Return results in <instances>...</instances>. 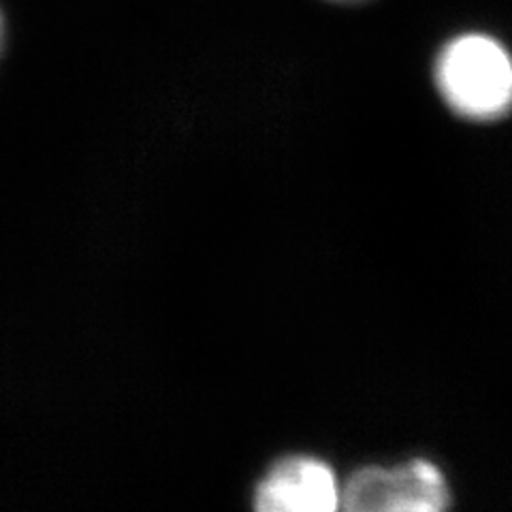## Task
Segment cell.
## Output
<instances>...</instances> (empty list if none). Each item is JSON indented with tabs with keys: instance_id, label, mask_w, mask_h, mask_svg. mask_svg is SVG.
<instances>
[{
	"instance_id": "obj_1",
	"label": "cell",
	"mask_w": 512,
	"mask_h": 512,
	"mask_svg": "<svg viewBox=\"0 0 512 512\" xmlns=\"http://www.w3.org/2000/svg\"><path fill=\"white\" fill-rule=\"evenodd\" d=\"M436 86L459 118L500 120L512 109V56L487 35H461L436 60Z\"/></svg>"
},
{
	"instance_id": "obj_2",
	"label": "cell",
	"mask_w": 512,
	"mask_h": 512,
	"mask_svg": "<svg viewBox=\"0 0 512 512\" xmlns=\"http://www.w3.org/2000/svg\"><path fill=\"white\" fill-rule=\"evenodd\" d=\"M451 504L446 478L436 463L416 459L402 468H365L342 489L352 512H436Z\"/></svg>"
},
{
	"instance_id": "obj_3",
	"label": "cell",
	"mask_w": 512,
	"mask_h": 512,
	"mask_svg": "<svg viewBox=\"0 0 512 512\" xmlns=\"http://www.w3.org/2000/svg\"><path fill=\"white\" fill-rule=\"evenodd\" d=\"M254 506L261 512H333L342 506V489L329 463L288 457L256 487Z\"/></svg>"
},
{
	"instance_id": "obj_4",
	"label": "cell",
	"mask_w": 512,
	"mask_h": 512,
	"mask_svg": "<svg viewBox=\"0 0 512 512\" xmlns=\"http://www.w3.org/2000/svg\"><path fill=\"white\" fill-rule=\"evenodd\" d=\"M329 3H335V5H363V3H370V0H329Z\"/></svg>"
},
{
	"instance_id": "obj_5",
	"label": "cell",
	"mask_w": 512,
	"mask_h": 512,
	"mask_svg": "<svg viewBox=\"0 0 512 512\" xmlns=\"http://www.w3.org/2000/svg\"><path fill=\"white\" fill-rule=\"evenodd\" d=\"M3 37H5V26H3V15H0V47H3Z\"/></svg>"
}]
</instances>
